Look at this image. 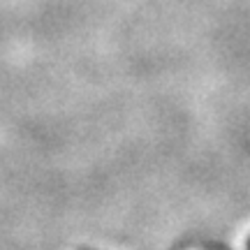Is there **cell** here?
Returning <instances> with one entry per match:
<instances>
[{
  "instance_id": "obj_1",
  "label": "cell",
  "mask_w": 250,
  "mask_h": 250,
  "mask_svg": "<svg viewBox=\"0 0 250 250\" xmlns=\"http://www.w3.org/2000/svg\"><path fill=\"white\" fill-rule=\"evenodd\" d=\"M243 248L250 250V234H246V236H243Z\"/></svg>"
}]
</instances>
